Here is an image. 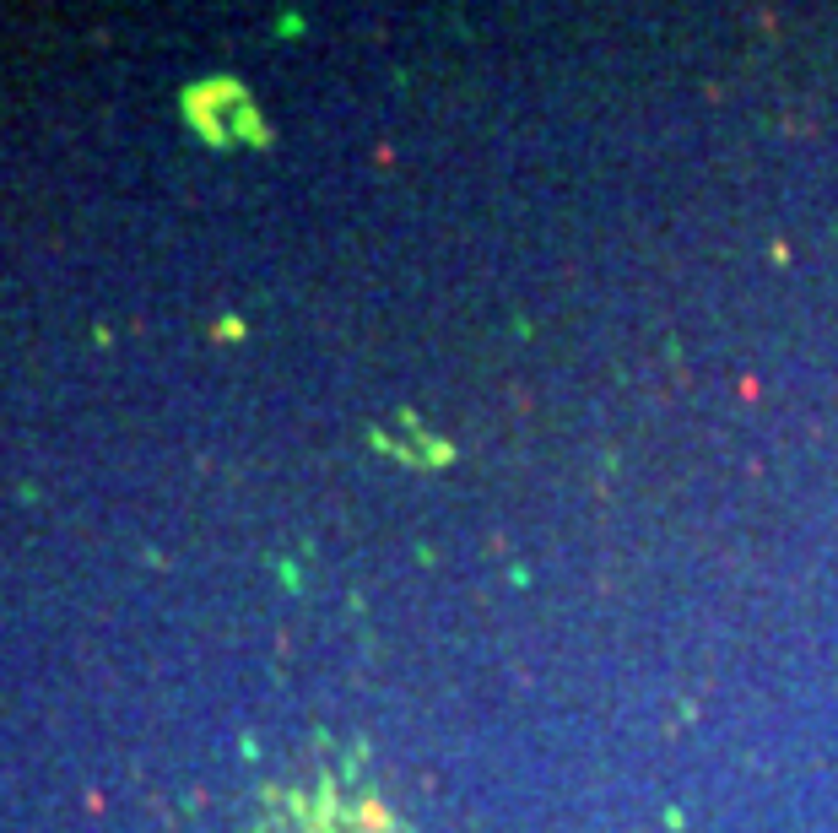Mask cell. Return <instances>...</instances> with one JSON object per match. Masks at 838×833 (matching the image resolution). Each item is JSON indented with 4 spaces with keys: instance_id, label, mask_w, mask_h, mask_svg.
<instances>
[{
    "instance_id": "cell-1",
    "label": "cell",
    "mask_w": 838,
    "mask_h": 833,
    "mask_svg": "<svg viewBox=\"0 0 838 833\" xmlns=\"http://www.w3.org/2000/svg\"><path fill=\"white\" fill-rule=\"evenodd\" d=\"M255 833H411L406 823H395L390 812L368 801H336V796H314V801H287L282 812H271Z\"/></svg>"
}]
</instances>
